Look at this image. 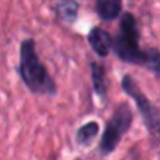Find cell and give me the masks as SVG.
Here are the masks:
<instances>
[{"label": "cell", "instance_id": "6da1fadb", "mask_svg": "<svg viewBox=\"0 0 160 160\" xmlns=\"http://www.w3.org/2000/svg\"><path fill=\"white\" fill-rule=\"evenodd\" d=\"M138 25L137 19L126 13L121 18L119 24V33L113 38L112 50L126 63L130 64H141L146 66L149 71H152L155 75L160 77V53L155 49L151 50H141L138 44Z\"/></svg>", "mask_w": 160, "mask_h": 160}, {"label": "cell", "instance_id": "7a4b0ae2", "mask_svg": "<svg viewBox=\"0 0 160 160\" xmlns=\"http://www.w3.org/2000/svg\"><path fill=\"white\" fill-rule=\"evenodd\" d=\"M19 74L22 82L32 93L36 94H55L57 87L53 78L47 72L36 53V44L33 39H25L21 44Z\"/></svg>", "mask_w": 160, "mask_h": 160}, {"label": "cell", "instance_id": "3957f363", "mask_svg": "<svg viewBox=\"0 0 160 160\" xmlns=\"http://www.w3.org/2000/svg\"><path fill=\"white\" fill-rule=\"evenodd\" d=\"M130 124H132L130 107L126 102L119 104L116 107L113 116L108 119V122L104 129V133H102V138H101V143H99V151H101L102 155H108L116 149L122 135L130 129Z\"/></svg>", "mask_w": 160, "mask_h": 160}, {"label": "cell", "instance_id": "277c9868", "mask_svg": "<svg viewBox=\"0 0 160 160\" xmlns=\"http://www.w3.org/2000/svg\"><path fill=\"white\" fill-rule=\"evenodd\" d=\"M122 90L135 101L144 122L146 127L149 130V133L155 138H160V112L151 104V101L141 93V90L138 88V85L135 83V80L130 75H124L122 78Z\"/></svg>", "mask_w": 160, "mask_h": 160}, {"label": "cell", "instance_id": "5b68a950", "mask_svg": "<svg viewBox=\"0 0 160 160\" xmlns=\"http://www.w3.org/2000/svg\"><path fill=\"white\" fill-rule=\"evenodd\" d=\"M88 42L91 46V49L99 55V57H107L112 50V42H113V38L110 36L108 32H105L104 28H93L90 33H88Z\"/></svg>", "mask_w": 160, "mask_h": 160}, {"label": "cell", "instance_id": "8992f818", "mask_svg": "<svg viewBox=\"0 0 160 160\" xmlns=\"http://www.w3.org/2000/svg\"><path fill=\"white\" fill-rule=\"evenodd\" d=\"M122 8L121 0H96V11L102 21H113Z\"/></svg>", "mask_w": 160, "mask_h": 160}, {"label": "cell", "instance_id": "52a82bcc", "mask_svg": "<svg viewBox=\"0 0 160 160\" xmlns=\"http://www.w3.org/2000/svg\"><path fill=\"white\" fill-rule=\"evenodd\" d=\"M91 80H93V87L96 93L101 98L107 96V80H105V68L104 64L93 61L91 63Z\"/></svg>", "mask_w": 160, "mask_h": 160}, {"label": "cell", "instance_id": "ba28073f", "mask_svg": "<svg viewBox=\"0 0 160 160\" xmlns=\"http://www.w3.org/2000/svg\"><path fill=\"white\" fill-rule=\"evenodd\" d=\"M99 133V124L96 121H91V122H87L83 126H80L75 132V141L77 144L80 146H87L90 144Z\"/></svg>", "mask_w": 160, "mask_h": 160}, {"label": "cell", "instance_id": "9c48e42d", "mask_svg": "<svg viewBox=\"0 0 160 160\" xmlns=\"http://www.w3.org/2000/svg\"><path fill=\"white\" fill-rule=\"evenodd\" d=\"M77 10H78V5L75 2H63L57 7L58 16L66 22H72L77 18Z\"/></svg>", "mask_w": 160, "mask_h": 160}]
</instances>
